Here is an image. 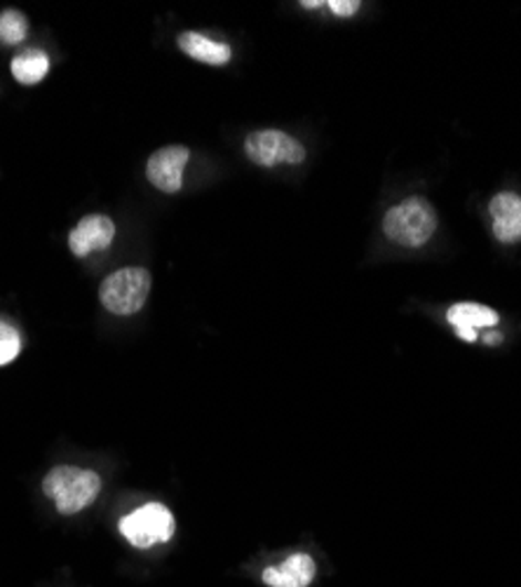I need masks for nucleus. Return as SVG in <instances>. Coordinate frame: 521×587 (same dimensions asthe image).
Wrapping results in <instances>:
<instances>
[{
	"instance_id": "obj_11",
	"label": "nucleus",
	"mask_w": 521,
	"mask_h": 587,
	"mask_svg": "<svg viewBox=\"0 0 521 587\" xmlns=\"http://www.w3.org/2000/svg\"><path fill=\"white\" fill-rule=\"evenodd\" d=\"M179 50L188 54L190 60L209 64V66H223L230 62V48L226 43L209 41L207 35L196 33V31H186L179 35Z\"/></svg>"
},
{
	"instance_id": "obj_7",
	"label": "nucleus",
	"mask_w": 521,
	"mask_h": 587,
	"mask_svg": "<svg viewBox=\"0 0 521 587\" xmlns=\"http://www.w3.org/2000/svg\"><path fill=\"white\" fill-rule=\"evenodd\" d=\"M115 238V223L104 214L85 217L69 235V248L75 256H90L92 252H102L111 248Z\"/></svg>"
},
{
	"instance_id": "obj_13",
	"label": "nucleus",
	"mask_w": 521,
	"mask_h": 587,
	"mask_svg": "<svg viewBox=\"0 0 521 587\" xmlns=\"http://www.w3.org/2000/svg\"><path fill=\"white\" fill-rule=\"evenodd\" d=\"M29 35V22L22 12L6 10L0 12V43L19 45Z\"/></svg>"
},
{
	"instance_id": "obj_10",
	"label": "nucleus",
	"mask_w": 521,
	"mask_h": 587,
	"mask_svg": "<svg viewBox=\"0 0 521 587\" xmlns=\"http://www.w3.org/2000/svg\"><path fill=\"white\" fill-rule=\"evenodd\" d=\"M489 212L493 217V235L506 242L514 244L521 240V198L514 193H498L491 205Z\"/></svg>"
},
{
	"instance_id": "obj_8",
	"label": "nucleus",
	"mask_w": 521,
	"mask_h": 587,
	"mask_svg": "<svg viewBox=\"0 0 521 587\" xmlns=\"http://www.w3.org/2000/svg\"><path fill=\"white\" fill-rule=\"evenodd\" d=\"M317 574L315 559L305 553H296L280 566H270L263 572V583L268 587H308Z\"/></svg>"
},
{
	"instance_id": "obj_6",
	"label": "nucleus",
	"mask_w": 521,
	"mask_h": 587,
	"mask_svg": "<svg viewBox=\"0 0 521 587\" xmlns=\"http://www.w3.org/2000/svg\"><path fill=\"white\" fill-rule=\"evenodd\" d=\"M190 150L186 146H165L148 158L146 177L163 193H179Z\"/></svg>"
},
{
	"instance_id": "obj_14",
	"label": "nucleus",
	"mask_w": 521,
	"mask_h": 587,
	"mask_svg": "<svg viewBox=\"0 0 521 587\" xmlns=\"http://www.w3.org/2000/svg\"><path fill=\"white\" fill-rule=\"evenodd\" d=\"M22 350V338H19V332L8 325V322L0 319V367L10 365L12 359Z\"/></svg>"
},
{
	"instance_id": "obj_5",
	"label": "nucleus",
	"mask_w": 521,
	"mask_h": 587,
	"mask_svg": "<svg viewBox=\"0 0 521 587\" xmlns=\"http://www.w3.org/2000/svg\"><path fill=\"white\" fill-rule=\"evenodd\" d=\"M121 534L134 547L167 543L174 534V515L160 503H148L121 520Z\"/></svg>"
},
{
	"instance_id": "obj_16",
	"label": "nucleus",
	"mask_w": 521,
	"mask_h": 587,
	"mask_svg": "<svg viewBox=\"0 0 521 587\" xmlns=\"http://www.w3.org/2000/svg\"><path fill=\"white\" fill-rule=\"evenodd\" d=\"M303 8H308V10H315V8H322V3H320V0H317V3H313V0H303V3H301Z\"/></svg>"
},
{
	"instance_id": "obj_3",
	"label": "nucleus",
	"mask_w": 521,
	"mask_h": 587,
	"mask_svg": "<svg viewBox=\"0 0 521 587\" xmlns=\"http://www.w3.org/2000/svg\"><path fill=\"white\" fill-rule=\"evenodd\" d=\"M148 292L150 273L146 269H121L102 282L100 298L113 315H134L144 308Z\"/></svg>"
},
{
	"instance_id": "obj_4",
	"label": "nucleus",
	"mask_w": 521,
	"mask_h": 587,
	"mask_svg": "<svg viewBox=\"0 0 521 587\" xmlns=\"http://www.w3.org/2000/svg\"><path fill=\"white\" fill-rule=\"evenodd\" d=\"M244 154L254 165L278 167V165H299L305 158V148L280 129H259L252 132L244 141Z\"/></svg>"
},
{
	"instance_id": "obj_15",
	"label": "nucleus",
	"mask_w": 521,
	"mask_h": 587,
	"mask_svg": "<svg viewBox=\"0 0 521 587\" xmlns=\"http://www.w3.org/2000/svg\"><path fill=\"white\" fill-rule=\"evenodd\" d=\"M330 8L338 17H353L360 10V3L357 0H332Z\"/></svg>"
},
{
	"instance_id": "obj_1",
	"label": "nucleus",
	"mask_w": 521,
	"mask_h": 587,
	"mask_svg": "<svg viewBox=\"0 0 521 587\" xmlns=\"http://www.w3.org/2000/svg\"><path fill=\"white\" fill-rule=\"evenodd\" d=\"M102 480L96 472L73 468V465H60L52 468L45 480L43 491L50 501H54L56 510L62 515H75L85 510L96 496H100Z\"/></svg>"
},
{
	"instance_id": "obj_2",
	"label": "nucleus",
	"mask_w": 521,
	"mask_h": 587,
	"mask_svg": "<svg viewBox=\"0 0 521 587\" xmlns=\"http://www.w3.org/2000/svg\"><path fill=\"white\" fill-rule=\"evenodd\" d=\"M437 231V214L426 198H407L385 214L383 233L399 248H423Z\"/></svg>"
},
{
	"instance_id": "obj_12",
	"label": "nucleus",
	"mask_w": 521,
	"mask_h": 587,
	"mask_svg": "<svg viewBox=\"0 0 521 587\" xmlns=\"http://www.w3.org/2000/svg\"><path fill=\"white\" fill-rule=\"evenodd\" d=\"M10 71H12L17 83L35 85V83H41L48 75L50 60H48V54L43 50L31 48V50H24V52H19L14 56Z\"/></svg>"
},
{
	"instance_id": "obj_9",
	"label": "nucleus",
	"mask_w": 521,
	"mask_h": 587,
	"mask_svg": "<svg viewBox=\"0 0 521 587\" xmlns=\"http://www.w3.org/2000/svg\"><path fill=\"white\" fill-rule=\"evenodd\" d=\"M447 319L454 325L456 334L466 340H477L479 329H493L498 325V313L481 303H456L449 308Z\"/></svg>"
}]
</instances>
